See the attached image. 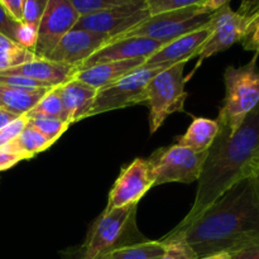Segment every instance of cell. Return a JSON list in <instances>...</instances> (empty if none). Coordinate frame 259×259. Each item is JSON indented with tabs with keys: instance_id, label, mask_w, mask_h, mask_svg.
I'll return each instance as SVG.
<instances>
[{
	"instance_id": "cell-1",
	"label": "cell",
	"mask_w": 259,
	"mask_h": 259,
	"mask_svg": "<svg viewBox=\"0 0 259 259\" xmlns=\"http://www.w3.org/2000/svg\"><path fill=\"white\" fill-rule=\"evenodd\" d=\"M181 234L197 257L259 244V197L252 176L233 185Z\"/></svg>"
},
{
	"instance_id": "cell-2",
	"label": "cell",
	"mask_w": 259,
	"mask_h": 259,
	"mask_svg": "<svg viewBox=\"0 0 259 259\" xmlns=\"http://www.w3.org/2000/svg\"><path fill=\"white\" fill-rule=\"evenodd\" d=\"M258 168L259 103L234 134L218 132L199 179L194 205L172 232L185 229L233 185L253 176Z\"/></svg>"
},
{
	"instance_id": "cell-3",
	"label": "cell",
	"mask_w": 259,
	"mask_h": 259,
	"mask_svg": "<svg viewBox=\"0 0 259 259\" xmlns=\"http://www.w3.org/2000/svg\"><path fill=\"white\" fill-rule=\"evenodd\" d=\"M259 53L245 65L229 66L224 72L225 98L217 121L219 131L234 134L245 116L259 103Z\"/></svg>"
},
{
	"instance_id": "cell-4",
	"label": "cell",
	"mask_w": 259,
	"mask_h": 259,
	"mask_svg": "<svg viewBox=\"0 0 259 259\" xmlns=\"http://www.w3.org/2000/svg\"><path fill=\"white\" fill-rule=\"evenodd\" d=\"M137 206L131 205L104 211L91 227L76 259L101 258L119 247L146 240L136 227Z\"/></svg>"
},
{
	"instance_id": "cell-5",
	"label": "cell",
	"mask_w": 259,
	"mask_h": 259,
	"mask_svg": "<svg viewBox=\"0 0 259 259\" xmlns=\"http://www.w3.org/2000/svg\"><path fill=\"white\" fill-rule=\"evenodd\" d=\"M186 62H180L157 73L147 85L146 105L149 108V131L156 133L167 116L184 111L187 78L184 76Z\"/></svg>"
},
{
	"instance_id": "cell-6",
	"label": "cell",
	"mask_w": 259,
	"mask_h": 259,
	"mask_svg": "<svg viewBox=\"0 0 259 259\" xmlns=\"http://www.w3.org/2000/svg\"><path fill=\"white\" fill-rule=\"evenodd\" d=\"M211 15L205 13L201 5L159 13L151 15L141 24L116 38L146 37L167 43L187 33L206 27L211 20Z\"/></svg>"
},
{
	"instance_id": "cell-7",
	"label": "cell",
	"mask_w": 259,
	"mask_h": 259,
	"mask_svg": "<svg viewBox=\"0 0 259 259\" xmlns=\"http://www.w3.org/2000/svg\"><path fill=\"white\" fill-rule=\"evenodd\" d=\"M207 154L209 151L194 152L177 143L157 149L147 159L153 176V187L172 182L192 184L199 181Z\"/></svg>"
},
{
	"instance_id": "cell-8",
	"label": "cell",
	"mask_w": 259,
	"mask_h": 259,
	"mask_svg": "<svg viewBox=\"0 0 259 259\" xmlns=\"http://www.w3.org/2000/svg\"><path fill=\"white\" fill-rule=\"evenodd\" d=\"M168 68V66H157V67H139L133 72L128 73L120 80L99 89L95 100L88 114V118L108 111L125 109L137 104L146 103L147 85L152 78Z\"/></svg>"
},
{
	"instance_id": "cell-9",
	"label": "cell",
	"mask_w": 259,
	"mask_h": 259,
	"mask_svg": "<svg viewBox=\"0 0 259 259\" xmlns=\"http://www.w3.org/2000/svg\"><path fill=\"white\" fill-rule=\"evenodd\" d=\"M255 20L257 18L254 15L249 14L242 8L234 12L230 4L224 5L212 13L210 20L211 33L197 52L196 68L206 58L228 50L235 43L242 42L250 32Z\"/></svg>"
},
{
	"instance_id": "cell-10",
	"label": "cell",
	"mask_w": 259,
	"mask_h": 259,
	"mask_svg": "<svg viewBox=\"0 0 259 259\" xmlns=\"http://www.w3.org/2000/svg\"><path fill=\"white\" fill-rule=\"evenodd\" d=\"M151 17L147 0H134L128 4L81 15L75 28L116 38Z\"/></svg>"
},
{
	"instance_id": "cell-11",
	"label": "cell",
	"mask_w": 259,
	"mask_h": 259,
	"mask_svg": "<svg viewBox=\"0 0 259 259\" xmlns=\"http://www.w3.org/2000/svg\"><path fill=\"white\" fill-rule=\"evenodd\" d=\"M81 15L70 0H50L38 24L34 55L47 58L66 33L73 29Z\"/></svg>"
},
{
	"instance_id": "cell-12",
	"label": "cell",
	"mask_w": 259,
	"mask_h": 259,
	"mask_svg": "<svg viewBox=\"0 0 259 259\" xmlns=\"http://www.w3.org/2000/svg\"><path fill=\"white\" fill-rule=\"evenodd\" d=\"M153 187V176L147 159L137 158L121 169L115 184L109 192L104 211L138 205L139 200Z\"/></svg>"
},
{
	"instance_id": "cell-13",
	"label": "cell",
	"mask_w": 259,
	"mask_h": 259,
	"mask_svg": "<svg viewBox=\"0 0 259 259\" xmlns=\"http://www.w3.org/2000/svg\"><path fill=\"white\" fill-rule=\"evenodd\" d=\"M111 39L113 38L108 34L73 28L63 35L47 60L77 68L83 61L108 45Z\"/></svg>"
},
{
	"instance_id": "cell-14",
	"label": "cell",
	"mask_w": 259,
	"mask_h": 259,
	"mask_svg": "<svg viewBox=\"0 0 259 259\" xmlns=\"http://www.w3.org/2000/svg\"><path fill=\"white\" fill-rule=\"evenodd\" d=\"M166 45V42L151 39L146 37H123L111 39L108 45L96 51L91 57L83 61L77 67V71L93 67L105 62L114 61H125L143 58L147 60L149 56Z\"/></svg>"
},
{
	"instance_id": "cell-15",
	"label": "cell",
	"mask_w": 259,
	"mask_h": 259,
	"mask_svg": "<svg viewBox=\"0 0 259 259\" xmlns=\"http://www.w3.org/2000/svg\"><path fill=\"white\" fill-rule=\"evenodd\" d=\"M211 33L210 23L206 27L197 29L195 32L187 33L181 37L167 42L163 47L149 56L142 67H157V66H171L180 62H187L191 58L196 57L197 52L202 47Z\"/></svg>"
},
{
	"instance_id": "cell-16",
	"label": "cell",
	"mask_w": 259,
	"mask_h": 259,
	"mask_svg": "<svg viewBox=\"0 0 259 259\" xmlns=\"http://www.w3.org/2000/svg\"><path fill=\"white\" fill-rule=\"evenodd\" d=\"M76 71H77V68L73 67V66L53 62L47 58H34L33 61L24 63V65L2 71L0 75L24 76V77H29L32 80L48 83L52 88H57V86L62 85L66 81L72 78Z\"/></svg>"
},
{
	"instance_id": "cell-17",
	"label": "cell",
	"mask_w": 259,
	"mask_h": 259,
	"mask_svg": "<svg viewBox=\"0 0 259 259\" xmlns=\"http://www.w3.org/2000/svg\"><path fill=\"white\" fill-rule=\"evenodd\" d=\"M56 91L62 100L70 124L77 123L88 118V114L98 93V90L93 86L75 77L57 86Z\"/></svg>"
},
{
	"instance_id": "cell-18",
	"label": "cell",
	"mask_w": 259,
	"mask_h": 259,
	"mask_svg": "<svg viewBox=\"0 0 259 259\" xmlns=\"http://www.w3.org/2000/svg\"><path fill=\"white\" fill-rule=\"evenodd\" d=\"M144 62H146V60H143V58H136V60L100 63V65L93 66V67L85 68V70L76 71L73 77L78 78V80L83 81L88 85L99 90V89L105 88V86L120 80L121 77L133 72L137 68L142 67Z\"/></svg>"
},
{
	"instance_id": "cell-19",
	"label": "cell",
	"mask_w": 259,
	"mask_h": 259,
	"mask_svg": "<svg viewBox=\"0 0 259 259\" xmlns=\"http://www.w3.org/2000/svg\"><path fill=\"white\" fill-rule=\"evenodd\" d=\"M50 90L52 89H25L0 83V108L17 116L25 115Z\"/></svg>"
},
{
	"instance_id": "cell-20",
	"label": "cell",
	"mask_w": 259,
	"mask_h": 259,
	"mask_svg": "<svg viewBox=\"0 0 259 259\" xmlns=\"http://www.w3.org/2000/svg\"><path fill=\"white\" fill-rule=\"evenodd\" d=\"M219 132L217 120L209 118H194L186 133L180 137L177 144L194 152H206L214 143Z\"/></svg>"
},
{
	"instance_id": "cell-21",
	"label": "cell",
	"mask_w": 259,
	"mask_h": 259,
	"mask_svg": "<svg viewBox=\"0 0 259 259\" xmlns=\"http://www.w3.org/2000/svg\"><path fill=\"white\" fill-rule=\"evenodd\" d=\"M166 252L163 240H142L106 253L101 259H159Z\"/></svg>"
},
{
	"instance_id": "cell-22",
	"label": "cell",
	"mask_w": 259,
	"mask_h": 259,
	"mask_svg": "<svg viewBox=\"0 0 259 259\" xmlns=\"http://www.w3.org/2000/svg\"><path fill=\"white\" fill-rule=\"evenodd\" d=\"M13 144L22 154L24 161L32 159L38 153H42L52 146V143L30 123H28L22 133L13 141Z\"/></svg>"
},
{
	"instance_id": "cell-23",
	"label": "cell",
	"mask_w": 259,
	"mask_h": 259,
	"mask_svg": "<svg viewBox=\"0 0 259 259\" xmlns=\"http://www.w3.org/2000/svg\"><path fill=\"white\" fill-rule=\"evenodd\" d=\"M35 57L34 52L18 45L7 35L0 33V72L17 66L30 62Z\"/></svg>"
},
{
	"instance_id": "cell-24",
	"label": "cell",
	"mask_w": 259,
	"mask_h": 259,
	"mask_svg": "<svg viewBox=\"0 0 259 259\" xmlns=\"http://www.w3.org/2000/svg\"><path fill=\"white\" fill-rule=\"evenodd\" d=\"M28 118H33V116H51V118H57L61 120L68 121L67 113H66L65 108H63L62 100H61L60 95L56 91V88L48 91L39 103L32 109L28 114H25Z\"/></svg>"
},
{
	"instance_id": "cell-25",
	"label": "cell",
	"mask_w": 259,
	"mask_h": 259,
	"mask_svg": "<svg viewBox=\"0 0 259 259\" xmlns=\"http://www.w3.org/2000/svg\"><path fill=\"white\" fill-rule=\"evenodd\" d=\"M29 119V123L34 126L37 131H39L51 143H55L56 141H58L61 136L65 133L68 129V126L71 125L68 121L61 120L57 118H51V116H33Z\"/></svg>"
},
{
	"instance_id": "cell-26",
	"label": "cell",
	"mask_w": 259,
	"mask_h": 259,
	"mask_svg": "<svg viewBox=\"0 0 259 259\" xmlns=\"http://www.w3.org/2000/svg\"><path fill=\"white\" fill-rule=\"evenodd\" d=\"M166 243V252L159 259H195L196 255L185 242L181 234H167L162 238Z\"/></svg>"
},
{
	"instance_id": "cell-27",
	"label": "cell",
	"mask_w": 259,
	"mask_h": 259,
	"mask_svg": "<svg viewBox=\"0 0 259 259\" xmlns=\"http://www.w3.org/2000/svg\"><path fill=\"white\" fill-rule=\"evenodd\" d=\"M132 2L134 0H70V3L80 15L93 14V13L110 9V8L128 4Z\"/></svg>"
},
{
	"instance_id": "cell-28",
	"label": "cell",
	"mask_w": 259,
	"mask_h": 259,
	"mask_svg": "<svg viewBox=\"0 0 259 259\" xmlns=\"http://www.w3.org/2000/svg\"><path fill=\"white\" fill-rule=\"evenodd\" d=\"M206 2L207 0H147V5L151 15H154L171 10L195 7V5H202Z\"/></svg>"
},
{
	"instance_id": "cell-29",
	"label": "cell",
	"mask_w": 259,
	"mask_h": 259,
	"mask_svg": "<svg viewBox=\"0 0 259 259\" xmlns=\"http://www.w3.org/2000/svg\"><path fill=\"white\" fill-rule=\"evenodd\" d=\"M48 2L50 0H25L24 8H23L22 23L38 27L40 18H42L46 8H47Z\"/></svg>"
},
{
	"instance_id": "cell-30",
	"label": "cell",
	"mask_w": 259,
	"mask_h": 259,
	"mask_svg": "<svg viewBox=\"0 0 259 259\" xmlns=\"http://www.w3.org/2000/svg\"><path fill=\"white\" fill-rule=\"evenodd\" d=\"M29 123V119L27 115L18 116L14 121H12L10 124H8L5 128H3L0 131V147L5 146V144L10 143V142L14 141L18 136L23 132V129L27 126V124Z\"/></svg>"
},
{
	"instance_id": "cell-31",
	"label": "cell",
	"mask_w": 259,
	"mask_h": 259,
	"mask_svg": "<svg viewBox=\"0 0 259 259\" xmlns=\"http://www.w3.org/2000/svg\"><path fill=\"white\" fill-rule=\"evenodd\" d=\"M37 33L38 27L27 23H19L15 34V42L18 45L23 46L24 48H28L30 51H34L35 43H37Z\"/></svg>"
},
{
	"instance_id": "cell-32",
	"label": "cell",
	"mask_w": 259,
	"mask_h": 259,
	"mask_svg": "<svg viewBox=\"0 0 259 259\" xmlns=\"http://www.w3.org/2000/svg\"><path fill=\"white\" fill-rule=\"evenodd\" d=\"M22 161H24V158L15 148L13 142L0 147V172L8 171Z\"/></svg>"
},
{
	"instance_id": "cell-33",
	"label": "cell",
	"mask_w": 259,
	"mask_h": 259,
	"mask_svg": "<svg viewBox=\"0 0 259 259\" xmlns=\"http://www.w3.org/2000/svg\"><path fill=\"white\" fill-rule=\"evenodd\" d=\"M19 23L15 22L9 14H8L7 10L3 8V5L0 4V33L7 37H9L10 39H13L15 42V34H17V29Z\"/></svg>"
},
{
	"instance_id": "cell-34",
	"label": "cell",
	"mask_w": 259,
	"mask_h": 259,
	"mask_svg": "<svg viewBox=\"0 0 259 259\" xmlns=\"http://www.w3.org/2000/svg\"><path fill=\"white\" fill-rule=\"evenodd\" d=\"M24 2L25 0H0V4L15 22L22 23Z\"/></svg>"
},
{
	"instance_id": "cell-35",
	"label": "cell",
	"mask_w": 259,
	"mask_h": 259,
	"mask_svg": "<svg viewBox=\"0 0 259 259\" xmlns=\"http://www.w3.org/2000/svg\"><path fill=\"white\" fill-rule=\"evenodd\" d=\"M242 45L245 51H253V52L259 53V17L247 37L242 40Z\"/></svg>"
},
{
	"instance_id": "cell-36",
	"label": "cell",
	"mask_w": 259,
	"mask_h": 259,
	"mask_svg": "<svg viewBox=\"0 0 259 259\" xmlns=\"http://www.w3.org/2000/svg\"><path fill=\"white\" fill-rule=\"evenodd\" d=\"M232 259H259V244L233 253Z\"/></svg>"
},
{
	"instance_id": "cell-37",
	"label": "cell",
	"mask_w": 259,
	"mask_h": 259,
	"mask_svg": "<svg viewBox=\"0 0 259 259\" xmlns=\"http://www.w3.org/2000/svg\"><path fill=\"white\" fill-rule=\"evenodd\" d=\"M227 4H230V0H207V2L204 3L201 7L205 13L212 14V13L217 12L218 9H220V8L224 7V5Z\"/></svg>"
},
{
	"instance_id": "cell-38",
	"label": "cell",
	"mask_w": 259,
	"mask_h": 259,
	"mask_svg": "<svg viewBox=\"0 0 259 259\" xmlns=\"http://www.w3.org/2000/svg\"><path fill=\"white\" fill-rule=\"evenodd\" d=\"M17 118H18L17 115H14V114L9 113V111H7V110H4V109L0 108V131H2L3 128H5L8 124H10L12 121H14Z\"/></svg>"
},
{
	"instance_id": "cell-39",
	"label": "cell",
	"mask_w": 259,
	"mask_h": 259,
	"mask_svg": "<svg viewBox=\"0 0 259 259\" xmlns=\"http://www.w3.org/2000/svg\"><path fill=\"white\" fill-rule=\"evenodd\" d=\"M242 5L250 13L259 17V0H243Z\"/></svg>"
},
{
	"instance_id": "cell-40",
	"label": "cell",
	"mask_w": 259,
	"mask_h": 259,
	"mask_svg": "<svg viewBox=\"0 0 259 259\" xmlns=\"http://www.w3.org/2000/svg\"><path fill=\"white\" fill-rule=\"evenodd\" d=\"M195 259H232V254L230 253H217V254H209V255H202V257H197Z\"/></svg>"
},
{
	"instance_id": "cell-41",
	"label": "cell",
	"mask_w": 259,
	"mask_h": 259,
	"mask_svg": "<svg viewBox=\"0 0 259 259\" xmlns=\"http://www.w3.org/2000/svg\"><path fill=\"white\" fill-rule=\"evenodd\" d=\"M252 180H253V185H254L255 192H257V195H258V197H259V168L254 172V174H253Z\"/></svg>"
},
{
	"instance_id": "cell-42",
	"label": "cell",
	"mask_w": 259,
	"mask_h": 259,
	"mask_svg": "<svg viewBox=\"0 0 259 259\" xmlns=\"http://www.w3.org/2000/svg\"><path fill=\"white\" fill-rule=\"evenodd\" d=\"M96 259H101V258H96Z\"/></svg>"
}]
</instances>
